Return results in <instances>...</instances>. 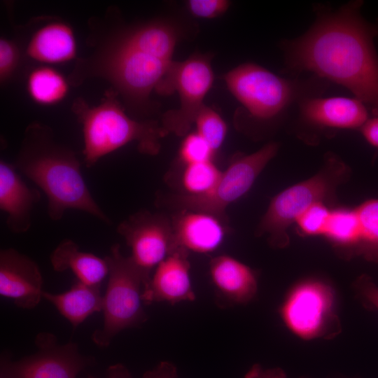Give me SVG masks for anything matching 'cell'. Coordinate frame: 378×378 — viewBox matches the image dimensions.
<instances>
[{"mask_svg":"<svg viewBox=\"0 0 378 378\" xmlns=\"http://www.w3.org/2000/svg\"><path fill=\"white\" fill-rule=\"evenodd\" d=\"M352 1L335 10L316 8V20L302 36L283 42L287 68L311 71L350 90L378 115V56L374 26Z\"/></svg>","mask_w":378,"mask_h":378,"instance_id":"1","label":"cell"},{"mask_svg":"<svg viewBox=\"0 0 378 378\" xmlns=\"http://www.w3.org/2000/svg\"><path fill=\"white\" fill-rule=\"evenodd\" d=\"M15 166L46 195L51 220L76 209L111 223L92 197L76 154L56 141L49 127L32 123L27 127Z\"/></svg>","mask_w":378,"mask_h":378,"instance_id":"2","label":"cell"},{"mask_svg":"<svg viewBox=\"0 0 378 378\" xmlns=\"http://www.w3.org/2000/svg\"><path fill=\"white\" fill-rule=\"evenodd\" d=\"M172 62L136 48L118 29L106 32L91 55L77 60L68 83L79 85L87 78H102L127 104L142 108L164 81Z\"/></svg>","mask_w":378,"mask_h":378,"instance_id":"3","label":"cell"},{"mask_svg":"<svg viewBox=\"0 0 378 378\" xmlns=\"http://www.w3.org/2000/svg\"><path fill=\"white\" fill-rule=\"evenodd\" d=\"M118 96L111 88L97 106H90L82 97L73 102L71 111L83 126V156L88 167L134 141L141 153L157 155L161 148L160 139L168 134L156 120H136L127 115Z\"/></svg>","mask_w":378,"mask_h":378,"instance_id":"4","label":"cell"},{"mask_svg":"<svg viewBox=\"0 0 378 378\" xmlns=\"http://www.w3.org/2000/svg\"><path fill=\"white\" fill-rule=\"evenodd\" d=\"M227 87L244 106L248 117L258 122L277 119L305 99L318 97L326 88L323 79H287L253 63L237 66L224 76Z\"/></svg>","mask_w":378,"mask_h":378,"instance_id":"5","label":"cell"},{"mask_svg":"<svg viewBox=\"0 0 378 378\" xmlns=\"http://www.w3.org/2000/svg\"><path fill=\"white\" fill-rule=\"evenodd\" d=\"M349 176V167L338 156L326 155L323 167L315 175L284 189L271 200L255 234H267L272 246L285 248L290 241L289 227L312 206L318 203L332 205L337 188Z\"/></svg>","mask_w":378,"mask_h":378,"instance_id":"6","label":"cell"},{"mask_svg":"<svg viewBox=\"0 0 378 378\" xmlns=\"http://www.w3.org/2000/svg\"><path fill=\"white\" fill-rule=\"evenodd\" d=\"M108 267V279L103 295L102 328L96 330L92 341L99 347H108L122 330L143 323L147 316L143 308V289L148 281L130 258L113 244L104 257Z\"/></svg>","mask_w":378,"mask_h":378,"instance_id":"7","label":"cell"},{"mask_svg":"<svg viewBox=\"0 0 378 378\" xmlns=\"http://www.w3.org/2000/svg\"><path fill=\"white\" fill-rule=\"evenodd\" d=\"M279 144H267L257 151L239 155L222 172L216 186L202 195L174 194L158 198L159 202L178 210L209 213L227 220V207L243 197L252 187L258 176L276 155Z\"/></svg>","mask_w":378,"mask_h":378,"instance_id":"8","label":"cell"},{"mask_svg":"<svg viewBox=\"0 0 378 378\" xmlns=\"http://www.w3.org/2000/svg\"><path fill=\"white\" fill-rule=\"evenodd\" d=\"M279 314L287 328L303 340L330 338L340 330L335 292L320 279H304L294 285L284 298Z\"/></svg>","mask_w":378,"mask_h":378,"instance_id":"9","label":"cell"},{"mask_svg":"<svg viewBox=\"0 0 378 378\" xmlns=\"http://www.w3.org/2000/svg\"><path fill=\"white\" fill-rule=\"evenodd\" d=\"M210 57L194 54L183 62L173 61L156 92L169 94L176 91L180 101L178 109L167 111L161 125L169 133L184 136L195 123L196 116L204 105V99L214 83Z\"/></svg>","mask_w":378,"mask_h":378,"instance_id":"10","label":"cell"},{"mask_svg":"<svg viewBox=\"0 0 378 378\" xmlns=\"http://www.w3.org/2000/svg\"><path fill=\"white\" fill-rule=\"evenodd\" d=\"M117 230L131 249L129 257L148 283L152 270L177 248L171 217L162 213L139 211L121 222Z\"/></svg>","mask_w":378,"mask_h":378,"instance_id":"11","label":"cell"},{"mask_svg":"<svg viewBox=\"0 0 378 378\" xmlns=\"http://www.w3.org/2000/svg\"><path fill=\"white\" fill-rule=\"evenodd\" d=\"M36 344V353L19 360L1 358L0 372L8 378H76L90 363L76 343L58 344L52 334L38 335Z\"/></svg>","mask_w":378,"mask_h":378,"instance_id":"12","label":"cell"},{"mask_svg":"<svg viewBox=\"0 0 378 378\" xmlns=\"http://www.w3.org/2000/svg\"><path fill=\"white\" fill-rule=\"evenodd\" d=\"M43 276L37 263L14 248L0 251V295L18 307L35 308L43 298Z\"/></svg>","mask_w":378,"mask_h":378,"instance_id":"13","label":"cell"},{"mask_svg":"<svg viewBox=\"0 0 378 378\" xmlns=\"http://www.w3.org/2000/svg\"><path fill=\"white\" fill-rule=\"evenodd\" d=\"M189 252L177 247L155 269L148 283L143 289V301L176 304L194 301L188 260Z\"/></svg>","mask_w":378,"mask_h":378,"instance_id":"14","label":"cell"},{"mask_svg":"<svg viewBox=\"0 0 378 378\" xmlns=\"http://www.w3.org/2000/svg\"><path fill=\"white\" fill-rule=\"evenodd\" d=\"M368 120L366 105L357 98L312 97L299 104V120L318 130L358 129Z\"/></svg>","mask_w":378,"mask_h":378,"instance_id":"15","label":"cell"},{"mask_svg":"<svg viewBox=\"0 0 378 378\" xmlns=\"http://www.w3.org/2000/svg\"><path fill=\"white\" fill-rule=\"evenodd\" d=\"M171 220L176 247L188 252L214 251L222 244L227 231V220L205 212L178 210Z\"/></svg>","mask_w":378,"mask_h":378,"instance_id":"16","label":"cell"},{"mask_svg":"<svg viewBox=\"0 0 378 378\" xmlns=\"http://www.w3.org/2000/svg\"><path fill=\"white\" fill-rule=\"evenodd\" d=\"M40 198V191L22 181L15 165L1 160L0 209L6 214V225L12 232L22 234L29 230L31 212Z\"/></svg>","mask_w":378,"mask_h":378,"instance_id":"17","label":"cell"},{"mask_svg":"<svg viewBox=\"0 0 378 378\" xmlns=\"http://www.w3.org/2000/svg\"><path fill=\"white\" fill-rule=\"evenodd\" d=\"M209 275L218 299L224 304H246L256 295L255 272L232 256L220 255L211 259Z\"/></svg>","mask_w":378,"mask_h":378,"instance_id":"18","label":"cell"},{"mask_svg":"<svg viewBox=\"0 0 378 378\" xmlns=\"http://www.w3.org/2000/svg\"><path fill=\"white\" fill-rule=\"evenodd\" d=\"M50 262L55 271L71 270L78 281L91 286H100L108 274L104 258L80 251L71 239L59 243L50 255Z\"/></svg>","mask_w":378,"mask_h":378,"instance_id":"19","label":"cell"},{"mask_svg":"<svg viewBox=\"0 0 378 378\" xmlns=\"http://www.w3.org/2000/svg\"><path fill=\"white\" fill-rule=\"evenodd\" d=\"M27 53L31 59L46 63H61L75 58L76 43L72 29L62 22L43 26L31 36Z\"/></svg>","mask_w":378,"mask_h":378,"instance_id":"20","label":"cell"},{"mask_svg":"<svg viewBox=\"0 0 378 378\" xmlns=\"http://www.w3.org/2000/svg\"><path fill=\"white\" fill-rule=\"evenodd\" d=\"M43 298L50 302L74 328L89 316L102 311L103 295L100 286L76 281L66 291L51 293L43 291Z\"/></svg>","mask_w":378,"mask_h":378,"instance_id":"21","label":"cell"},{"mask_svg":"<svg viewBox=\"0 0 378 378\" xmlns=\"http://www.w3.org/2000/svg\"><path fill=\"white\" fill-rule=\"evenodd\" d=\"M134 46L159 59L172 62L178 41V29L165 20H152L132 27L120 29Z\"/></svg>","mask_w":378,"mask_h":378,"instance_id":"22","label":"cell"},{"mask_svg":"<svg viewBox=\"0 0 378 378\" xmlns=\"http://www.w3.org/2000/svg\"><path fill=\"white\" fill-rule=\"evenodd\" d=\"M322 236L342 257H357L359 221L356 207H332Z\"/></svg>","mask_w":378,"mask_h":378,"instance_id":"23","label":"cell"},{"mask_svg":"<svg viewBox=\"0 0 378 378\" xmlns=\"http://www.w3.org/2000/svg\"><path fill=\"white\" fill-rule=\"evenodd\" d=\"M30 97L41 104H54L63 99L68 92V81L57 71L42 66L32 71L27 80Z\"/></svg>","mask_w":378,"mask_h":378,"instance_id":"24","label":"cell"},{"mask_svg":"<svg viewBox=\"0 0 378 378\" xmlns=\"http://www.w3.org/2000/svg\"><path fill=\"white\" fill-rule=\"evenodd\" d=\"M356 210L359 221L357 257L378 262V199L366 200Z\"/></svg>","mask_w":378,"mask_h":378,"instance_id":"25","label":"cell"},{"mask_svg":"<svg viewBox=\"0 0 378 378\" xmlns=\"http://www.w3.org/2000/svg\"><path fill=\"white\" fill-rule=\"evenodd\" d=\"M222 172L212 160L185 164L181 178L183 193L202 195L210 192L216 186Z\"/></svg>","mask_w":378,"mask_h":378,"instance_id":"26","label":"cell"},{"mask_svg":"<svg viewBox=\"0 0 378 378\" xmlns=\"http://www.w3.org/2000/svg\"><path fill=\"white\" fill-rule=\"evenodd\" d=\"M195 124L196 132L216 152L226 137L227 127L225 120L215 110L204 104L198 112Z\"/></svg>","mask_w":378,"mask_h":378,"instance_id":"27","label":"cell"},{"mask_svg":"<svg viewBox=\"0 0 378 378\" xmlns=\"http://www.w3.org/2000/svg\"><path fill=\"white\" fill-rule=\"evenodd\" d=\"M332 206L318 203L304 213L295 221L298 232L302 236H322Z\"/></svg>","mask_w":378,"mask_h":378,"instance_id":"28","label":"cell"},{"mask_svg":"<svg viewBox=\"0 0 378 378\" xmlns=\"http://www.w3.org/2000/svg\"><path fill=\"white\" fill-rule=\"evenodd\" d=\"M184 136L178 150L179 158L184 165L213 160L216 152L197 132Z\"/></svg>","mask_w":378,"mask_h":378,"instance_id":"29","label":"cell"},{"mask_svg":"<svg viewBox=\"0 0 378 378\" xmlns=\"http://www.w3.org/2000/svg\"><path fill=\"white\" fill-rule=\"evenodd\" d=\"M20 59V52L18 45L13 41L0 39V81H8L18 69Z\"/></svg>","mask_w":378,"mask_h":378,"instance_id":"30","label":"cell"},{"mask_svg":"<svg viewBox=\"0 0 378 378\" xmlns=\"http://www.w3.org/2000/svg\"><path fill=\"white\" fill-rule=\"evenodd\" d=\"M186 7L195 17L212 19L223 15L229 8L230 1L227 0H189Z\"/></svg>","mask_w":378,"mask_h":378,"instance_id":"31","label":"cell"},{"mask_svg":"<svg viewBox=\"0 0 378 378\" xmlns=\"http://www.w3.org/2000/svg\"><path fill=\"white\" fill-rule=\"evenodd\" d=\"M354 287L365 303L378 309V286L369 276H360L355 281Z\"/></svg>","mask_w":378,"mask_h":378,"instance_id":"32","label":"cell"},{"mask_svg":"<svg viewBox=\"0 0 378 378\" xmlns=\"http://www.w3.org/2000/svg\"><path fill=\"white\" fill-rule=\"evenodd\" d=\"M177 370L174 364L168 361H162L153 369L146 371L143 378H176Z\"/></svg>","mask_w":378,"mask_h":378,"instance_id":"33","label":"cell"},{"mask_svg":"<svg viewBox=\"0 0 378 378\" xmlns=\"http://www.w3.org/2000/svg\"><path fill=\"white\" fill-rule=\"evenodd\" d=\"M285 372L281 368L263 369L255 364L246 372L244 378H286Z\"/></svg>","mask_w":378,"mask_h":378,"instance_id":"34","label":"cell"},{"mask_svg":"<svg viewBox=\"0 0 378 378\" xmlns=\"http://www.w3.org/2000/svg\"><path fill=\"white\" fill-rule=\"evenodd\" d=\"M360 132L369 144L378 148V115L368 118L361 127Z\"/></svg>","mask_w":378,"mask_h":378,"instance_id":"35","label":"cell"},{"mask_svg":"<svg viewBox=\"0 0 378 378\" xmlns=\"http://www.w3.org/2000/svg\"><path fill=\"white\" fill-rule=\"evenodd\" d=\"M87 378H95L88 376ZM107 378H132L128 369L121 363L111 365L107 369Z\"/></svg>","mask_w":378,"mask_h":378,"instance_id":"36","label":"cell"},{"mask_svg":"<svg viewBox=\"0 0 378 378\" xmlns=\"http://www.w3.org/2000/svg\"><path fill=\"white\" fill-rule=\"evenodd\" d=\"M0 378H8L4 374L0 372Z\"/></svg>","mask_w":378,"mask_h":378,"instance_id":"37","label":"cell"}]
</instances>
